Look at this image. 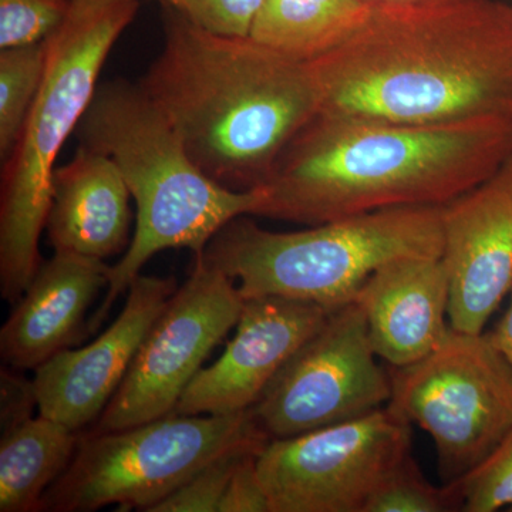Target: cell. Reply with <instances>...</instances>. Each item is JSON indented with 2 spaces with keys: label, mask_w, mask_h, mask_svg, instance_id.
I'll list each match as a JSON object with an SVG mask.
<instances>
[{
  "label": "cell",
  "mask_w": 512,
  "mask_h": 512,
  "mask_svg": "<svg viewBox=\"0 0 512 512\" xmlns=\"http://www.w3.org/2000/svg\"><path fill=\"white\" fill-rule=\"evenodd\" d=\"M323 113L406 124L512 121V3L369 5L309 62Z\"/></svg>",
  "instance_id": "obj_1"
},
{
  "label": "cell",
  "mask_w": 512,
  "mask_h": 512,
  "mask_svg": "<svg viewBox=\"0 0 512 512\" xmlns=\"http://www.w3.org/2000/svg\"><path fill=\"white\" fill-rule=\"evenodd\" d=\"M376 359L365 313L346 303L289 359L252 407V419L275 440L375 412L392 397L390 373Z\"/></svg>",
  "instance_id": "obj_11"
},
{
  "label": "cell",
  "mask_w": 512,
  "mask_h": 512,
  "mask_svg": "<svg viewBox=\"0 0 512 512\" xmlns=\"http://www.w3.org/2000/svg\"><path fill=\"white\" fill-rule=\"evenodd\" d=\"M456 507L460 503L453 487L431 485L410 454L370 495L363 512H443Z\"/></svg>",
  "instance_id": "obj_21"
},
{
  "label": "cell",
  "mask_w": 512,
  "mask_h": 512,
  "mask_svg": "<svg viewBox=\"0 0 512 512\" xmlns=\"http://www.w3.org/2000/svg\"><path fill=\"white\" fill-rule=\"evenodd\" d=\"M365 313L377 357L412 365L446 340L450 278L443 259L400 258L376 269L353 299Z\"/></svg>",
  "instance_id": "obj_15"
},
{
  "label": "cell",
  "mask_w": 512,
  "mask_h": 512,
  "mask_svg": "<svg viewBox=\"0 0 512 512\" xmlns=\"http://www.w3.org/2000/svg\"><path fill=\"white\" fill-rule=\"evenodd\" d=\"M76 136L80 146L114 161L137 204L134 237L119 264L110 266L106 298L90 320L92 330L154 255L177 248L201 254L225 225L256 215L264 201L262 188L229 190L208 177L140 83L99 84Z\"/></svg>",
  "instance_id": "obj_4"
},
{
  "label": "cell",
  "mask_w": 512,
  "mask_h": 512,
  "mask_svg": "<svg viewBox=\"0 0 512 512\" xmlns=\"http://www.w3.org/2000/svg\"><path fill=\"white\" fill-rule=\"evenodd\" d=\"M508 511L512 512V505L511 507H508Z\"/></svg>",
  "instance_id": "obj_30"
},
{
  "label": "cell",
  "mask_w": 512,
  "mask_h": 512,
  "mask_svg": "<svg viewBox=\"0 0 512 512\" xmlns=\"http://www.w3.org/2000/svg\"><path fill=\"white\" fill-rule=\"evenodd\" d=\"M140 86L194 163L222 187L261 188L322 109L312 64L251 37L215 35L164 9V46Z\"/></svg>",
  "instance_id": "obj_3"
},
{
  "label": "cell",
  "mask_w": 512,
  "mask_h": 512,
  "mask_svg": "<svg viewBox=\"0 0 512 512\" xmlns=\"http://www.w3.org/2000/svg\"><path fill=\"white\" fill-rule=\"evenodd\" d=\"M242 306L234 281L204 252L195 255L190 278L148 330L119 390L90 431L128 429L173 413L212 350L237 326Z\"/></svg>",
  "instance_id": "obj_10"
},
{
  "label": "cell",
  "mask_w": 512,
  "mask_h": 512,
  "mask_svg": "<svg viewBox=\"0 0 512 512\" xmlns=\"http://www.w3.org/2000/svg\"><path fill=\"white\" fill-rule=\"evenodd\" d=\"M412 423L390 404L323 429L269 440L256 471L271 512H363L410 456Z\"/></svg>",
  "instance_id": "obj_9"
},
{
  "label": "cell",
  "mask_w": 512,
  "mask_h": 512,
  "mask_svg": "<svg viewBox=\"0 0 512 512\" xmlns=\"http://www.w3.org/2000/svg\"><path fill=\"white\" fill-rule=\"evenodd\" d=\"M266 443L268 441L249 443L221 454L188 478L151 512H218L239 461L248 454L259 453Z\"/></svg>",
  "instance_id": "obj_22"
},
{
  "label": "cell",
  "mask_w": 512,
  "mask_h": 512,
  "mask_svg": "<svg viewBox=\"0 0 512 512\" xmlns=\"http://www.w3.org/2000/svg\"><path fill=\"white\" fill-rule=\"evenodd\" d=\"M488 336L512 369V301L503 319L498 322L493 332L488 333Z\"/></svg>",
  "instance_id": "obj_28"
},
{
  "label": "cell",
  "mask_w": 512,
  "mask_h": 512,
  "mask_svg": "<svg viewBox=\"0 0 512 512\" xmlns=\"http://www.w3.org/2000/svg\"><path fill=\"white\" fill-rule=\"evenodd\" d=\"M177 288L173 276L138 275L110 328L90 345L64 349L37 367L33 383L39 413L74 431L97 421Z\"/></svg>",
  "instance_id": "obj_14"
},
{
  "label": "cell",
  "mask_w": 512,
  "mask_h": 512,
  "mask_svg": "<svg viewBox=\"0 0 512 512\" xmlns=\"http://www.w3.org/2000/svg\"><path fill=\"white\" fill-rule=\"evenodd\" d=\"M259 453L248 454L239 461L218 512H271V505L256 471Z\"/></svg>",
  "instance_id": "obj_26"
},
{
  "label": "cell",
  "mask_w": 512,
  "mask_h": 512,
  "mask_svg": "<svg viewBox=\"0 0 512 512\" xmlns=\"http://www.w3.org/2000/svg\"><path fill=\"white\" fill-rule=\"evenodd\" d=\"M441 228L448 323L480 335L512 288V156L483 183L441 205Z\"/></svg>",
  "instance_id": "obj_12"
},
{
  "label": "cell",
  "mask_w": 512,
  "mask_h": 512,
  "mask_svg": "<svg viewBox=\"0 0 512 512\" xmlns=\"http://www.w3.org/2000/svg\"><path fill=\"white\" fill-rule=\"evenodd\" d=\"M367 5H426V3L454 2V0H362Z\"/></svg>",
  "instance_id": "obj_29"
},
{
  "label": "cell",
  "mask_w": 512,
  "mask_h": 512,
  "mask_svg": "<svg viewBox=\"0 0 512 512\" xmlns=\"http://www.w3.org/2000/svg\"><path fill=\"white\" fill-rule=\"evenodd\" d=\"M329 313L315 303L278 296L244 299L234 338L217 362L192 379L173 413L248 412Z\"/></svg>",
  "instance_id": "obj_13"
},
{
  "label": "cell",
  "mask_w": 512,
  "mask_h": 512,
  "mask_svg": "<svg viewBox=\"0 0 512 512\" xmlns=\"http://www.w3.org/2000/svg\"><path fill=\"white\" fill-rule=\"evenodd\" d=\"M109 272L100 259L63 252L43 262L0 330L3 363L36 370L69 348L94 298L109 285Z\"/></svg>",
  "instance_id": "obj_16"
},
{
  "label": "cell",
  "mask_w": 512,
  "mask_h": 512,
  "mask_svg": "<svg viewBox=\"0 0 512 512\" xmlns=\"http://www.w3.org/2000/svg\"><path fill=\"white\" fill-rule=\"evenodd\" d=\"M269 441L251 410L224 416L167 414L128 429L80 436L72 463L43 498L42 511L151 512L221 454Z\"/></svg>",
  "instance_id": "obj_7"
},
{
  "label": "cell",
  "mask_w": 512,
  "mask_h": 512,
  "mask_svg": "<svg viewBox=\"0 0 512 512\" xmlns=\"http://www.w3.org/2000/svg\"><path fill=\"white\" fill-rule=\"evenodd\" d=\"M138 0H70L62 25L46 40L42 86L12 156L0 201V293L15 305L40 261L57 156L92 103L111 47L133 22Z\"/></svg>",
  "instance_id": "obj_5"
},
{
  "label": "cell",
  "mask_w": 512,
  "mask_h": 512,
  "mask_svg": "<svg viewBox=\"0 0 512 512\" xmlns=\"http://www.w3.org/2000/svg\"><path fill=\"white\" fill-rule=\"evenodd\" d=\"M466 512H494L512 505V429L483 463L450 484Z\"/></svg>",
  "instance_id": "obj_23"
},
{
  "label": "cell",
  "mask_w": 512,
  "mask_h": 512,
  "mask_svg": "<svg viewBox=\"0 0 512 512\" xmlns=\"http://www.w3.org/2000/svg\"><path fill=\"white\" fill-rule=\"evenodd\" d=\"M52 185L46 231L55 252L104 261L126 249L131 194L110 157L80 146Z\"/></svg>",
  "instance_id": "obj_17"
},
{
  "label": "cell",
  "mask_w": 512,
  "mask_h": 512,
  "mask_svg": "<svg viewBox=\"0 0 512 512\" xmlns=\"http://www.w3.org/2000/svg\"><path fill=\"white\" fill-rule=\"evenodd\" d=\"M512 156V121L406 124L319 111L262 185L256 215L312 225L399 207H441Z\"/></svg>",
  "instance_id": "obj_2"
},
{
  "label": "cell",
  "mask_w": 512,
  "mask_h": 512,
  "mask_svg": "<svg viewBox=\"0 0 512 512\" xmlns=\"http://www.w3.org/2000/svg\"><path fill=\"white\" fill-rule=\"evenodd\" d=\"M79 431L39 413L0 440V512L42 511L43 498L72 463Z\"/></svg>",
  "instance_id": "obj_18"
},
{
  "label": "cell",
  "mask_w": 512,
  "mask_h": 512,
  "mask_svg": "<svg viewBox=\"0 0 512 512\" xmlns=\"http://www.w3.org/2000/svg\"><path fill=\"white\" fill-rule=\"evenodd\" d=\"M245 217L225 225L204 251L244 299L278 296L332 312L352 302L380 266L443 254L441 207L387 208L295 232L268 231Z\"/></svg>",
  "instance_id": "obj_6"
},
{
  "label": "cell",
  "mask_w": 512,
  "mask_h": 512,
  "mask_svg": "<svg viewBox=\"0 0 512 512\" xmlns=\"http://www.w3.org/2000/svg\"><path fill=\"white\" fill-rule=\"evenodd\" d=\"M37 396L33 380L25 379L20 370L2 367L0 372V426L2 433L15 429L33 417Z\"/></svg>",
  "instance_id": "obj_27"
},
{
  "label": "cell",
  "mask_w": 512,
  "mask_h": 512,
  "mask_svg": "<svg viewBox=\"0 0 512 512\" xmlns=\"http://www.w3.org/2000/svg\"><path fill=\"white\" fill-rule=\"evenodd\" d=\"M46 42L0 50V158L12 156L42 86Z\"/></svg>",
  "instance_id": "obj_20"
},
{
  "label": "cell",
  "mask_w": 512,
  "mask_h": 512,
  "mask_svg": "<svg viewBox=\"0 0 512 512\" xmlns=\"http://www.w3.org/2000/svg\"><path fill=\"white\" fill-rule=\"evenodd\" d=\"M69 6L70 0H0V50L46 42Z\"/></svg>",
  "instance_id": "obj_24"
},
{
  "label": "cell",
  "mask_w": 512,
  "mask_h": 512,
  "mask_svg": "<svg viewBox=\"0 0 512 512\" xmlns=\"http://www.w3.org/2000/svg\"><path fill=\"white\" fill-rule=\"evenodd\" d=\"M362 0H265L251 39L276 52L313 62L342 45L365 20Z\"/></svg>",
  "instance_id": "obj_19"
},
{
  "label": "cell",
  "mask_w": 512,
  "mask_h": 512,
  "mask_svg": "<svg viewBox=\"0 0 512 512\" xmlns=\"http://www.w3.org/2000/svg\"><path fill=\"white\" fill-rule=\"evenodd\" d=\"M198 28L231 37H249L265 0H161Z\"/></svg>",
  "instance_id": "obj_25"
},
{
  "label": "cell",
  "mask_w": 512,
  "mask_h": 512,
  "mask_svg": "<svg viewBox=\"0 0 512 512\" xmlns=\"http://www.w3.org/2000/svg\"><path fill=\"white\" fill-rule=\"evenodd\" d=\"M390 380V406L433 439L443 485L463 480L512 429V369L488 333L451 329Z\"/></svg>",
  "instance_id": "obj_8"
}]
</instances>
